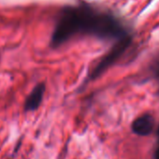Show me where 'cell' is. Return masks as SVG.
I'll return each instance as SVG.
<instances>
[{
	"label": "cell",
	"instance_id": "6da1fadb",
	"mask_svg": "<svg viewBox=\"0 0 159 159\" xmlns=\"http://www.w3.org/2000/svg\"><path fill=\"white\" fill-rule=\"evenodd\" d=\"M77 34H89L107 39H120L127 36L125 27L114 15L86 4L66 6L61 11L51 44L58 47Z\"/></svg>",
	"mask_w": 159,
	"mask_h": 159
},
{
	"label": "cell",
	"instance_id": "7a4b0ae2",
	"mask_svg": "<svg viewBox=\"0 0 159 159\" xmlns=\"http://www.w3.org/2000/svg\"><path fill=\"white\" fill-rule=\"evenodd\" d=\"M131 42V38L127 35L118 40V42L111 48V50L101 59L98 65L95 67L93 72L90 75L91 79H97L110 66H111L128 48Z\"/></svg>",
	"mask_w": 159,
	"mask_h": 159
},
{
	"label": "cell",
	"instance_id": "3957f363",
	"mask_svg": "<svg viewBox=\"0 0 159 159\" xmlns=\"http://www.w3.org/2000/svg\"><path fill=\"white\" fill-rule=\"evenodd\" d=\"M154 126V119L151 114H143L137 118L132 124V131L139 136L150 135Z\"/></svg>",
	"mask_w": 159,
	"mask_h": 159
},
{
	"label": "cell",
	"instance_id": "277c9868",
	"mask_svg": "<svg viewBox=\"0 0 159 159\" xmlns=\"http://www.w3.org/2000/svg\"><path fill=\"white\" fill-rule=\"evenodd\" d=\"M45 93V84H39L36 87L31 91L29 96L27 97L25 102V111H36L41 104L43 96Z\"/></svg>",
	"mask_w": 159,
	"mask_h": 159
},
{
	"label": "cell",
	"instance_id": "5b68a950",
	"mask_svg": "<svg viewBox=\"0 0 159 159\" xmlns=\"http://www.w3.org/2000/svg\"><path fill=\"white\" fill-rule=\"evenodd\" d=\"M154 159H159V148L157 149V151L154 153Z\"/></svg>",
	"mask_w": 159,
	"mask_h": 159
},
{
	"label": "cell",
	"instance_id": "8992f818",
	"mask_svg": "<svg viewBox=\"0 0 159 159\" xmlns=\"http://www.w3.org/2000/svg\"><path fill=\"white\" fill-rule=\"evenodd\" d=\"M156 73H157V75H158V77H159V65H158V66H157V68H156Z\"/></svg>",
	"mask_w": 159,
	"mask_h": 159
}]
</instances>
